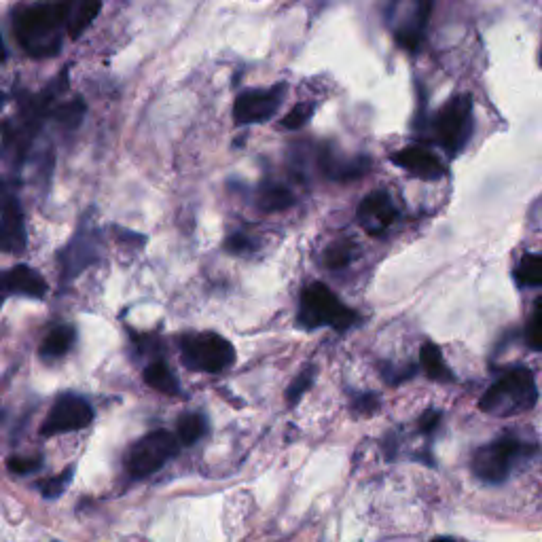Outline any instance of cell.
Wrapping results in <instances>:
<instances>
[{"label":"cell","mask_w":542,"mask_h":542,"mask_svg":"<svg viewBox=\"0 0 542 542\" xmlns=\"http://www.w3.org/2000/svg\"><path fill=\"white\" fill-rule=\"evenodd\" d=\"M100 259V233L89 219H83L79 231L75 233L64 252L60 255L62 261V278L72 280L77 278L83 269L94 265Z\"/></svg>","instance_id":"obj_11"},{"label":"cell","mask_w":542,"mask_h":542,"mask_svg":"<svg viewBox=\"0 0 542 542\" xmlns=\"http://www.w3.org/2000/svg\"><path fill=\"white\" fill-rule=\"evenodd\" d=\"M360 316L343 305L327 284L314 282L305 288L299 299L297 322L305 331L331 327L339 333L352 329Z\"/></svg>","instance_id":"obj_4"},{"label":"cell","mask_w":542,"mask_h":542,"mask_svg":"<svg viewBox=\"0 0 542 542\" xmlns=\"http://www.w3.org/2000/svg\"><path fill=\"white\" fill-rule=\"evenodd\" d=\"M68 85V70H62L58 79L49 83L41 94H20L17 113L0 125V159L11 170L20 172L28 161L36 138H39L45 121H49L51 108Z\"/></svg>","instance_id":"obj_1"},{"label":"cell","mask_w":542,"mask_h":542,"mask_svg":"<svg viewBox=\"0 0 542 542\" xmlns=\"http://www.w3.org/2000/svg\"><path fill=\"white\" fill-rule=\"evenodd\" d=\"M77 333L70 324H62V327H56L49 331V335L41 343V356L43 358H60L70 352L72 343H75Z\"/></svg>","instance_id":"obj_22"},{"label":"cell","mask_w":542,"mask_h":542,"mask_svg":"<svg viewBox=\"0 0 542 542\" xmlns=\"http://www.w3.org/2000/svg\"><path fill=\"white\" fill-rule=\"evenodd\" d=\"M312 115H314V104H310V102H301V104L293 106L291 111H288V113L284 115V119H282V128L288 130V132H297V130L303 128V125H305L307 121L312 119Z\"/></svg>","instance_id":"obj_29"},{"label":"cell","mask_w":542,"mask_h":542,"mask_svg":"<svg viewBox=\"0 0 542 542\" xmlns=\"http://www.w3.org/2000/svg\"><path fill=\"white\" fill-rule=\"evenodd\" d=\"M352 409L360 415H371L379 409V399H377V394H356L354 399H352Z\"/></svg>","instance_id":"obj_33"},{"label":"cell","mask_w":542,"mask_h":542,"mask_svg":"<svg viewBox=\"0 0 542 542\" xmlns=\"http://www.w3.org/2000/svg\"><path fill=\"white\" fill-rule=\"evenodd\" d=\"M318 168L320 172L335 180V183H352V180L363 178L369 168H371V159L369 157H341L331 144H324L318 153Z\"/></svg>","instance_id":"obj_15"},{"label":"cell","mask_w":542,"mask_h":542,"mask_svg":"<svg viewBox=\"0 0 542 542\" xmlns=\"http://www.w3.org/2000/svg\"><path fill=\"white\" fill-rule=\"evenodd\" d=\"M354 255H356V246L352 242L348 240L335 242L327 248V252H324V265H327L329 269H343L352 263Z\"/></svg>","instance_id":"obj_26"},{"label":"cell","mask_w":542,"mask_h":542,"mask_svg":"<svg viewBox=\"0 0 542 542\" xmlns=\"http://www.w3.org/2000/svg\"><path fill=\"white\" fill-rule=\"evenodd\" d=\"M92 420H94L92 405L81 399V396L66 394L60 396L56 405L51 407L45 424L41 426V432L43 437L60 435V432H75L92 424Z\"/></svg>","instance_id":"obj_13"},{"label":"cell","mask_w":542,"mask_h":542,"mask_svg":"<svg viewBox=\"0 0 542 542\" xmlns=\"http://www.w3.org/2000/svg\"><path fill=\"white\" fill-rule=\"evenodd\" d=\"M178 454V437L170 430H153L136 441L128 456V471L136 479L157 473L170 458Z\"/></svg>","instance_id":"obj_9"},{"label":"cell","mask_w":542,"mask_h":542,"mask_svg":"<svg viewBox=\"0 0 542 542\" xmlns=\"http://www.w3.org/2000/svg\"><path fill=\"white\" fill-rule=\"evenodd\" d=\"M526 451H530V447L523 445L519 439L504 437L479 447L473 454L471 468L475 477L483 483H502L511 475L515 462L526 454Z\"/></svg>","instance_id":"obj_8"},{"label":"cell","mask_w":542,"mask_h":542,"mask_svg":"<svg viewBox=\"0 0 542 542\" xmlns=\"http://www.w3.org/2000/svg\"><path fill=\"white\" fill-rule=\"evenodd\" d=\"M13 34L32 58L58 56L68 36L60 0H41L17 9L13 13Z\"/></svg>","instance_id":"obj_2"},{"label":"cell","mask_w":542,"mask_h":542,"mask_svg":"<svg viewBox=\"0 0 542 542\" xmlns=\"http://www.w3.org/2000/svg\"><path fill=\"white\" fill-rule=\"evenodd\" d=\"M526 343L532 350L542 352V297L534 303L530 320L526 324Z\"/></svg>","instance_id":"obj_28"},{"label":"cell","mask_w":542,"mask_h":542,"mask_svg":"<svg viewBox=\"0 0 542 542\" xmlns=\"http://www.w3.org/2000/svg\"><path fill=\"white\" fill-rule=\"evenodd\" d=\"M432 542H454L451 538H437V540H432Z\"/></svg>","instance_id":"obj_38"},{"label":"cell","mask_w":542,"mask_h":542,"mask_svg":"<svg viewBox=\"0 0 542 542\" xmlns=\"http://www.w3.org/2000/svg\"><path fill=\"white\" fill-rule=\"evenodd\" d=\"M379 371L384 373V377H386V382H388V384L396 386V384H405V382H409V379H411L413 373H415V365L409 363V365H399V367H396V365H388V363H386Z\"/></svg>","instance_id":"obj_32"},{"label":"cell","mask_w":542,"mask_h":542,"mask_svg":"<svg viewBox=\"0 0 542 542\" xmlns=\"http://www.w3.org/2000/svg\"><path fill=\"white\" fill-rule=\"evenodd\" d=\"M7 62V47L3 43V36H0V64Z\"/></svg>","instance_id":"obj_36"},{"label":"cell","mask_w":542,"mask_h":542,"mask_svg":"<svg viewBox=\"0 0 542 542\" xmlns=\"http://www.w3.org/2000/svg\"><path fill=\"white\" fill-rule=\"evenodd\" d=\"M396 219H399V210H396L392 197L386 191H375L367 195L356 210V221L369 236H382L394 225Z\"/></svg>","instance_id":"obj_14"},{"label":"cell","mask_w":542,"mask_h":542,"mask_svg":"<svg viewBox=\"0 0 542 542\" xmlns=\"http://www.w3.org/2000/svg\"><path fill=\"white\" fill-rule=\"evenodd\" d=\"M293 204H295L293 191L280 183H274V180H265L257 191V206L263 212H282L286 208H291Z\"/></svg>","instance_id":"obj_19"},{"label":"cell","mask_w":542,"mask_h":542,"mask_svg":"<svg viewBox=\"0 0 542 542\" xmlns=\"http://www.w3.org/2000/svg\"><path fill=\"white\" fill-rule=\"evenodd\" d=\"M7 100H9V96L3 92V89H0V111H3V108H5Z\"/></svg>","instance_id":"obj_37"},{"label":"cell","mask_w":542,"mask_h":542,"mask_svg":"<svg viewBox=\"0 0 542 542\" xmlns=\"http://www.w3.org/2000/svg\"><path fill=\"white\" fill-rule=\"evenodd\" d=\"M392 164L422 180H439L447 174V168L437 157V153H432L426 147H420V144H411V147L396 151L392 155Z\"/></svg>","instance_id":"obj_16"},{"label":"cell","mask_w":542,"mask_h":542,"mask_svg":"<svg viewBox=\"0 0 542 542\" xmlns=\"http://www.w3.org/2000/svg\"><path fill=\"white\" fill-rule=\"evenodd\" d=\"M83 115H85V104H83V100L75 98L70 102H56V104H53L49 119L53 123H58L64 132H72L81 125Z\"/></svg>","instance_id":"obj_23"},{"label":"cell","mask_w":542,"mask_h":542,"mask_svg":"<svg viewBox=\"0 0 542 542\" xmlns=\"http://www.w3.org/2000/svg\"><path fill=\"white\" fill-rule=\"evenodd\" d=\"M142 377H144V382H147L153 390H157L161 394H168V396L180 394L178 379L172 373V369L164 363V360H153V363L144 369Z\"/></svg>","instance_id":"obj_20"},{"label":"cell","mask_w":542,"mask_h":542,"mask_svg":"<svg viewBox=\"0 0 542 542\" xmlns=\"http://www.w3.org/2000/svg\"><path fill=\"white\" fill-rule=\"evenodd\" d=\"M540 64H542V49H540Z\"/></svg>","instance_id":"obj_39"},{"label":"cell","mask_w":542,"mask_h":542,"mask_svg":"<svg viewBox=\"0 0 542 542\" xmlns=\"http://www.w3.org/2000/svg\"><path fill=\"white\" fill-rule=\"evenodd\" d=\"M206 432H208V420L202 413H185L176 424V437H178V443H183V445H195L197 441L206 437Z\"/></svg>","instance_id":"obj_24"},{"label":"cell","mask_w":542,"mask_h":542,"mask_svg":"<svg viewBox=\"0 0 542 542\" xmlns=\"http://www.w3.org/2000/svg\"><path fill=\"white\" fill-rule=\"evenodd\" d=\"M284 98V85H274L271 89H248L233 102V119L238 125L265 123L278 113Z\"/></svg>","instance_id":"obj_12"},{"label":"cell","mask_w":542,"mask_h":542,"mask_svg":"<svg viewBox=\"0 0 542 542\" xmlns=\"http://www.w3.org/2000/svg\"><path fill=\"white\" fill-rule=\"evenodd\" d=\"M439 424H441V411H437V409H428V411L422 415V418H420L418 428H420L422 435H430V432H435V430L439 428Z\"/></svg>","instance_id":"obj_35"},{"label":"cell","mask_w":542,"mask_h":542,"mask_svg":"<svg viewBox=\"0 0 542 542\" xmlns=\"http://www.w3.org/2000/svg\"><path fill=\"white\" fill-rule=\"evenodd\" d=\"M515 280L519 286H530V288L542 286V257L534 255V252L523 255L515 269Z\"/></svg>","instance_id":"obj_25"},{"label":"cell","mask_w":542,"mask_h":542,"mask_svg":"<svg viewBox=\"0 0 542 542\" xmlns=\"http://www.w3.org/2000/svg\"><path fill=\"white\" fill-rule=\"evenodd\" d=\"M183 363L202 373H221L236 363V348L219 333H195L187 335L180 343Z\"/></svg>","instance_id":"obj_7"},{"label":"cell","mask_w":542,"mask_h":542,"mask_svg":"<svg viewBox=\"0 0 542 542\" xmlns=\"http://www.w3.org/2000/svg\"><path fill=\"white\" fill-rule=\"evenodd\" d=\"M420 365L424 369V373L435 379V382H454V373H451L445 365V358L439 350L437 343L426 341L422 350H420Z\"/></svg>","instance_id":"obj_21"},{"label":"cell","mask_w":542,"mask_h":542,"mask_svg":"<svg viewBox=\"0 0 542 542\" xmlns=\"http://www.w3.org/2000/svg\"><path fill=\"white\" fill-rule=\"evenodd\" d=\"M66 17L68 36L77 41L79 36L94 24L102 9V0H60Z\"/></svg>","instance_id":"obj_18"},{"label":"cell","mask_w":542,"mask_h":542,"mask_svg":"<svg viewBox=\"0 0 542 542\" xmlns=\"http://www.w3.org/2000/svg\"><path fill=\"white\" fill-rule=\"evenodd\" d=\"M536 401L538 388L534 373L528 367H515L485 390L479 409L487 415H496V418H513V415L534 409Z\"/></svg>","instance_id":"obj_3"},{"label":"cell","mask_w":542,"mask_h":542,"mask_svg":"<svg viewBox=\"0 0 542 542\" xmlns=\"http://www.w3.org/2000/svg\"><path fill=\"white\" fill-rule=\"evenodd\" d=\"M47 293V282L39 271L28 265H15L0 271V297L26 295L41 299Z\"/></svg>","instance_id":"obj_17"},{"label":"cell","mask_w":542,"mask_h":542,"mask_svg":"<svg viewBox=\"0 0 542 542\" xmlns=\"http://www.w3.org/2000/svg\"><path fill=\"white\" fill-rule=\"evenodd\" d=\"M26 250V219L17 195L0 180V252L22 255Z\"/></svg>","instance_id":"obj_10"},{"label":"cell","mask_w":542,"mask_h":542,"mask_svg":"<svg viewBox=\"0 0 542 542\" xmlns=\"http://www.w3.org/2000/svg\"><path fill=\"white\" fill-rule=\"evenodd\" d=\"M72 475H75V468L70 466V468H64V471H62L60 475L41 481V485H39L41 494H43L47 500L60 498V496L68 490V485H70V481H72Z\"/></svg>","instance_id":"obj_27"},{"label":"cell","mask_w":542,"mask_h":542,"mask_svg":"<svg viewBox=\"0 0 542 542\" xmlns=\"http://www.w3.org/2000/svg\"><path fill=\"white\" fill-rule=\"evenodd\" d=\"M225 248L233 252V255H246V252L255 250V242H252L246 233H233V236L227 238Z\"/></svg>","instance_id":"obj_34"},{"label":"cell","mask_w":542,"mask_h":542,"mask_svg":"<svg viewBox=\"0 0 542 542\" xmlns=\"http://www.w3.org/2000/svg\"><path fill=\"white\" fill-rule=\"evenodd\" d=\"M432 0H388L386 22L394 41L407 51H418L426 39Z\"/></svg>","instance_id":"obj_6"},{"label":"cell","mask_w":542,"mask_h":542,"mask_svg":"<svg viewBox=\"0 0 542 542\" xmlns=\"http://www.w3.org/2000/svg\"><path fill=\"white\" fill-rule=\"evenodd\" d=\"M475 113L471 96H454L447 100L432 119V132H435L441 149L449 155H458L473 136Z\"/></svg>","instance_id":"obj_5"},{"label":"cell","mask_w":542,"mask_h":542,"mask_svg":"<svg viewBox=\"0 0 542 542\" xmlns=\"http://www.w3.org/2000/svg\"><path fill=\"white\" fill-rule=\"evenodd\" d=\"M41 464H43L41 456H28V458H24V456H11L7 460V468H9L11 473H15V475H28V473L36 471V468H39Z\"/></svg>","instance_id":"obj_31"},{"label":"cell","mask_w":542,"mask_h":542,"mask_svg":"<svg viewBox=\"0 0 542 542\" xmlns=\"http://www.w3.org/2000/svg\"><path fill=\"white\" fill-rule=\"evenodd\" d=\"M314 375H316V369L314 367H307L303 369L297 377H295V382L291 384V388L286 390V401L288 405H297L301 396L312 388L314 384Z\"/></svg>","instance_id":"obj_30"}]
</instances>
